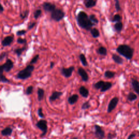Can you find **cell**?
<instances>
[{
  "label": "cell",
  "mask_w": 139,
  "mask_h": 139,
  "mask_svg": "<svg viewBox=\"0 0 139 139\" xmlns=\"http://www.w3.org/2000/svg\"><path fill=\"white\" fill-rule=\"evenodd\" d=\"M77 20L78 25L87 31H90L93 26L95 25L89 19V16L84 11H81L78 14Z\"/></svg>",
  "instance_id": "cell-1"
},
{
  "label": "cell",
  "mask_w": 139,
  "mask_h": 139,
  "mask_svg": "<svg viewBox=\"0 0 139 139\" xmlns=\"http://www.w3.org/2000/svg\"><path fill=\"white\" fill-rule=\"evenodd\" d=\"M116 51L129 60L131 59L133 56L134 50L127 45H121L117 48Z\"/></svg>",
  "instance_id": "cell-2"
},
{
  "label": "cell",
  "mask_w": 139,
  "mask_h": 139,
  "mask_svg": "<svg viewBox=\"0 0 139 139\" xmlns=\"http://www.w3.org/2000/svg\"><path fill=\"white\" fill-rule=\"evenodd\" d=\"M35 67L33 65H28L25 68L22 70L18 73L16 77L20 79H26L31 77L32 72L34 71Z\"/></svg>",
  "instance_id": "cell-3"
},
{
  "label": "cell",
  "mask_w": 139,
  "mask_h": 139,
  "mask_svg": "<svg viewBox=\"0 0 139 139\" xmlns=\"http://www.w3.org/2000/svg\"><path fill=\"white\" fill-rule=\"evenodd\" d=\"M65 16L64 12L60 9H56L53 11L51 14V18L55 21L59 22L61 21Z\"/></svg>",
  "instance_id": "cell-4"
},
{
  "label": "cell",
  "mask_w": 139,
  "mask_h": 139,
  "mask_svg": "<svg viewBox=\"0 0 139 139\" xmlns=\"http://www.w3.org/2000/svg\"><path fill=\"white\" fill-rule=\"evenodd\" d=\"M14 67V63L11 60L8 59L5 64H3L1 66V74H3L4 71L8 72L11 71V70Z\"/></svg>",
  "instance_id": "cell-5"
},
{
  "label": "cell",
  "mask_w": 139,
  "mask_h": 139,
  "mask_svg": "<svg viewBox=\"0 0 139 139\" xmlns=\"http://www.w3.org/2000/svg\"><path fill=\"white\" fill-rule=\"evenodd\" d=\"M47 122L46 121L44 120H41L38 122L36 126L42 130L43 133L41 134V136H43L45 135L47 132Z\"/></svg>",
  "instance_id": "cell-6"
},
{
  "label": "cell",
  "mask_w": 139,
  "mask_h": 139,
  "mask_svg": "<svg viewBox=\"0 0 139 139\" xmlns=\"http://www.w3.org/2000/svg\"><path fill=\"white\" fill-rule=\"evenodd\" d=\"M75 70V67L74 66H70L68 68H64L63 67L60 70L61 73L62 75H63L66 78H69L72 75L73 71Z\"/></svg>",
  "instance_id": "cell-7"
},
{
  "label": "cell",
  "mask_w": 139,
  "mask_h": 139,
  "mask_svg": "<svg viewBox=\"0 0 139 139\" xmlns=\"http://www.w3.org/2000/svg\"><path fill=\"white\" fill-rule=\"evenodd\" d=\"M43 7L45 11L47 12H51V13H52L53 11H54L56 9V6L55 5L47 2H45L43 3Z\"/></svg>",
  "instance_id": "cell-8"
},
{
  "label": "cell",
  "mask_w": 139,
  "mask_h": 139,
  "mask_svg": "<svg viewBox=\"0 0 139 139\" xmlns=\"http://www.w3.org/2000/svg\"><path fill=\"white\" fill-rule=\"evenodd\" d=\"M118 102V99L117 97H114L110 101L108 108V113H111L113 110L116 108Z\"/></svg>",
  "instance_id": "cell-9"
},
{
  "label": "cell",
  "mask_w": 139,
  "mask_h": 139,
  "mask_svg": "<svg viewBox=\"0 0 139 139\" xmlns=\"http://www.w3.org/2000/svg\"><path fill=\"white\" fill-rule=\"evenodd\" d=\"M95 135L99 139H102L104 137V132L103 130L102 129L101 127L99 125L95 126Z\"/></svg>",
  "instance_id": "cell-10"
},
{
  "label": "cell",
  "mask_w": 139,
  "mask_h": 139,
  "mask_svg": "<svg viewBox=\"0 0 139 139\" xmlns=\"http://www.w3.org/2000/svg\"><path fill=\"white\" fill-rule=\"evenodd\" d=\"M78 73L81 77V79L84 81H88L89 80V76L87 72L83 68H79L78 70Z\"/></svg>",
  "instance_id": "cell-11"
},
{
  "label": "cell",
  "mask_w": 139,
  "mask_h": 139,
  "mask_svg": "<svg viewBox=\"0 0 139 139\" xmlns=\"http://www.w3.org/2000/svg\"><path fill=\"white\" fill-rule=\"evenodd\" d=\"M14 41V37L12 36H7L2 41V45L3 47L9 46Z\"/></svg>",
  "instance_id": "cell-12"
},
{
  "label": "cell",
  "mask_w": 139,
  "mask_h": 139,
  "mask_svg": "<svg viewBox=\"0 0 139 139\" xmlns=\"http://www.w3.org/2000/svg\"><path fill=\"white\" fill-rule=\"evenodd\" d=\"M84 3L87 8H90L96 5L97 0H84Z\"/></svg>",
  "instance_id": "cell-13"
},
{
  "label": "cell",
  "mask_w": 139,
  "mask_h": 139,
  "mask_svg": "<svg viewBox=\"0 0 139 139\" xmlns=\"http://www.w3.org/2000/svg\"><path fill=\"white\" fill-rule=\"evenodd\" d=\"M79 93L81 95V96L84 98H87L89 96V92L88 90L85 87H81L79 89Z\"/></svg>",
  "instance_id": "cell-14"
},
{
  "label": "cell",
  "mask_w": 139,
  "mask_h": 139,
  "mask_svg": "<svg viewBox=\"0 0 139 139\" xmlns=\"http://www.w3.org/2000/svg\"><path fill=\"white\" fill-rule=\"evenodd\" d=\"M62 94L63 93L62 92H59V91L53 92L50 97V101H54L58 99L62 95Z\"/></svg>",
  "instance_id": "cell-15"
},
{
  "label": "cell",
  "mask_w": 139,
  "mask_h": 139,
  "mask_svg": "<svg viewBox=\"0 0 139 139\" xmlns=\"http://www.w3.org/2000/svg\"><path fill=\"white\" fill-rule=\"evenodd\" d=\"M78 99H79L78 95H77V94H75V95H73L71 96L68 97V102L70 104L72 105L74 104L78 101Z\"/></svg>",
  "instance_id": "cell-16"
},
{
  "label": "cell",
  "mask_w": 139,
  "mask_h": 139,
  "mask_svg": "<svg viewBox=\"0 0 139 139\" xmlns=\"http://www.w3.org/2000/svg\"><path fill=\"white\" fill-rule=\"evenodd\" d=\"M132 84L133 88L138 95H139V82L136 79H132Z\"/></svg>",
  "instance_id": "cell-17"
},
{
  "label": "cell",
  "mask_w": 139,
  "mask_h": 139,
  "mask_svg": "<svg viewBox=\"0 0 139 139\" xmlns=\"http://www.w3.org/2000/svg\"><path fill=\"white\" fill-rule=\"evenodd\" d=\"M112 59L116 63L118 64H122L123 63V60L122 58L116 54H113L112 55Z\"/></svg>",
  "instance_id": "cell-18"
},
{
  "label": "cell",
  "mask_w": 139,
  "mask_h": 139,
  "mask_svg": "<svg viewBox=\"0 0 139 139\" xmlns=\"http://www.w3.org/2000/svg\"><path fill=\"white\" fill-rule=\"evenodd\" d=\"M112 83L110 82H108V81H107V82H105L103 87L101 89V92H105L106 91L108 90L109 89L112 88Z\"/></svg>",
  "instance_id": "cell-19"
},
{
  "label": "cell",
  "mask_w": 139,
  "mask_h": 139,
  "mask_svg": "<svg viewBox=\"0 0 139 139\" xmlns=\"http://www.w3.org/2000/svg\"><path fill=\"white\" fill-rule=\"evenodd\" d=\"M13 130L10 127H7L2 130L1 134L3 136H9L11 134Z\"/></svg>",
  "instance_id": "cell-20"
},
{
  "label": "cell",
  "mask_w": 139,
  "mask_h": 139,
  "mask_svg": "<svg viewBox=\"0 0 139 139\" xmlns=\"http://www.w3.org/2000/svg\"><path fill=\"white\" fill-rule=\"evenodd\" d=\"M26 47H23L22 48H16L14 50V53L17 55L18 57H20L22 53L26 50Z\"/></svg>",
  "instance_id": "cell-21"
},
{
  "label": "cell",
  "mask_w": 139,
  "mask_h": 139,
  "mask_svg": "<svg viewBox=\"0 0 139 139\" xmlns=\"http://www.w3.org/2000/svg\"><path fill=\"white\" fill-rule=\"evenodd\" d=\"M122 28H123V24L122 22H116L114 25V29L117 32L120 33L122 30Z\"/></svg>",
  "instance_id": "cell-22"
},
{
  "label": "cell",
  "mask_w": 139,
  "mask_h": 139,
  "mask_svg": "<svg viewBox=\"0 0 139 139\" xmlns=\"http://www.w3.org/2000/svg\"><path fill=\"white\" fill-rule=\"evenodd\" d=\"M90 32H91V35H92V36L94 38H97L98 37H99L100 35V32L97 29V28H92V29L90 30Z\"/></svg>",
  "instance_id": "cell-23"
},
{
  "label": "cell",
  "mask_w": 139,
  "mask_h": 139,
  "mask_svg": "<svg viewBox=\"0 0 139 139\" xmlns=\"http://www.w3.org/2000/svg\"><path fill=\"white\" fill-rule=\"evenodd\" d=\"M44 90L41 88H39L38 90V99L39 101H41L44 97Z\"/></svg>",
  "instance_id": "cell-24"
},
{
  "label": "cell",
  "mask_w": 139,
  "mask_h": 139,
  "mask_svg": "<svg viewBox=\"0 0 139 139\" xmlns=\"http://www.w3.org/2000/svg\"><path fill=\"white\" fill-rule=\"evenodd\" d=\"M79 59L80 60V62L83 66H88V62H87V59H86V57H85V55L83 53H81L79 55Z\"/></svg>",
  "instance_id": "cell-25"
},
{
  "label": "cell",
  "mask_w": 139,
  "mask_h": 139,
  "mask_svg": "<svg viewBox=\"0 0 139 139\" xmlns=\"http://www.w3.org/2000/svg\"><path fill=\"white\" fill-rule=\"evenodd\" d=\"M98 53L102 55H106L107 54V50L104 47H100L98 49Z\"/></svg>",
  "instance_id": "cell-26"
},
{
  "label": "cell",
  "mask_w": 139,
  "mask_h": 139,
  "mask_svg": "<svg viewBox=\"0 0 139 139\" xmlns=\"http://www.w3.org/2000/svg\"><path fill=\"white\" fill-rule=\"evenodd\" d=\"M115 75V73L111 71H106L104 73V76L107 78H112Z\"/></svg>",
  "instance_id": "cell-27"
},
{
  "label": "cell",
  "mask_w": 139,
  "mask_h": 139,
  "mask_svg": "<svg viewBox=\"0 0 139 139\" xmlns=\"http://www.w3.org/2000/svg\"><path fill=\"white\" fill-rule=\"evenodd\" d=\"M105 83V81L100 80L99 81H98L97 83H96L95 85H94V87H95V89H101L103 87V86Z\"/></svg>",
  "instance_id": "cell-28"
},
{
  "label": "cell",
  "mask_w": 139,
  "mask_h": 139,
  "mask_svg": "<svg viewBox=\"0 0 139 139\" xmlns=\"http://www.w3.org/2000/svg\"><path fill=\"white\" fill-rule=\"evenodd\" d=\"M89 19L90 20V21L94 24H97L99 22V20L96 17V16L94 14H91L89 16Z\"/></svg>",
  "instance_id": "cell-29"
},
{
  "label": "cell",
  "mask_w": 139,
  "mask_h": 139,
  "mask_svg": "<svg viewBox=\"0 0 139 139\" xmlns=\"http://www.w3.org/2000/svg\"><path fill=\"white\" fill-rule=\"evenodd\" d=\"M122 20V17L121 16V15H120L119 14H116L114 16V17L112 19V22H121Z\"/></svg>",
  "instance_id": "cell-30"
},
{
  "label": "cell",
  "mask_w": 139,
  "mask_h": 139,
  "mask_svg": "<svg viewBox=\"0 0 139 139\" xmlns=\"http://www.w3.org/2000/svg\"><path fill=\"white\" fill-rule=\"evenodd\" d=\"M137 99V96L133 92H130L128 96V100L130 101H133Z\"/></svg>",
  "instance_id": "cell-31"
},
{
  "label": "cell",
  "mask_w": 139,
  "mask_h": 139,
  "mask_svg": "<svg viewBox=\"0 0 139 139\" xmlns=\"http://www.w3.org/2000/svg\"><path fill=\"white\" fill-rule=\"evenodd\" d=\"M41 14H42V11H41V10L40 9L36 10L34 12V18L35 19H38L40 17V15H41Z\"/></svg>",
  "instance_id": "cell-32"
},
{
  "label": "cell",
  "mask_w": 139,
  "mask_h": 139,
  "mask_svg": "<svg viewBox=\"0 0 139 139\" xmlns=\"http://www.w3.org/2000/svg\"><path fill=\"white\" fill-rule=\"evenodd\" d=\"M39 55L37 54V55H35L30 62V64L32 65V64L36 63V62H38V60H39Z\"/></svg>",
  "instance_id": "cell-33"
},
{
  "label": "cell",
  "mask_w": 139,
  "mask_h": 139,
  "mask_svg": "<svg viewBox=\"0 0 139 139\" xmlns=\"http://www.w3.org/2000/svg\"><path fill=\"white\" fill-rule=\"evenodd\" d=\"M33 91V86H29L26 89V93L27 95H31V94L32 93Z\"/></svg>",
  "instance_id": "cell-34"
},
{
  "label": "cell",
  "mask_w": 139,
  "mask_h": 139,
  "mask_svg": "<svg viewBox=\"0 0 139 139\" xmlns=\"http://www.w3.org/2000/svg\"><path fill=\"white\" fill-rule=\"evenodd\" d=\"M115 8L116 10L120 11L121 10V8L120 7V2H119V0H115Z\"/></svg>",
  "instance_id": "cell-35"
},
{
  "label": "cell",
  "mask_w": 139,
  "mask_h": 139,
  "mask_svg": "<svg viewBox=\"0 0 139 139\" xmlns=\"http://www.w3.org/2000/svg\"><path fill=\"white\" fill-rule=\"evenodd\" d=\"M1 81L2 83H8V82H9V80H8L3 74H1Z\"/></svg>",
  "instance_id": "cell-36"
},
{
  "label": "cell",
  "mask_w": 139,
  "mask_h": 139,
  "mask_svg": "<svg viewBox=\"0 0 139 139\" xmlns=\"http://www.w3.org/2000/svg\"><path fill=\"white\" fill-rule=\"evenodd\" d=\"M17 43L20 44H26L27 43V40L25 39L19 38L17 40Z\"/></svg>",
  "instance_id": "cell-37"
},
{
  "label": "cell",
  "mask_w": 139,
  "mask_h": 139,
  "mask_svg": "<svg viewBox=\"0 0 139 139\" xmlns=\"http://www.w3.org/2000/svg\"><path fill=\"white\" fill-rule=\"evenodd\" d=\"M28 15V11L26 10V11H24V12H23V13L20 14V17H21V18L22 19H24L27 17Z\"/></svg>",
  "instance_id": "cell-38"
},
{
  "label": "cell",
  "mask_w": 139,
  "mask_h": 139,
  "mask_svg": "<svg viewBox=\"0 0 139 139\" xmlns=\"http://www.w3.org/2000/svg\"><path fill=\"white\" fill-rule=\"evenodd\" d=\"M90 107V103H89L88 102H87L83 104L82 107H81V109H89Z\"/></svg>",
  "instance_id": "cell-39"
},
{
  "label": "cell",
  "mask_w": 139,
  "mask_h": 139,
  "mask_svg": "<svg viewBox=\"0 0 139 139\" xmlns=\"http://www.w3.org/2000/svg\"><path fill=\"white\" fill-rule=\"evenodd\" d=\"M26 33V31L25 30H21V31H19L16 32V35L20 36L23 35Z\"/></svg>",
  "instance_id": "cell-40"
},
{
  "label": "cell",
  "mask_w": 139,
  "mask_h": 139,
  "mask_svg": "<svg viewBox=\"0 0 139 139\" xmlns=\"http://www.w3.org/2000/svg\"><path fill=\"white\" fill-rule=\"evenodd\" d=\"M38 115L39 116V117H40L41 118H44V115L43 113V110L42 108H39L38 110Z\"/></svg>",
  "instance_id": "cell-41"
},
{
  "label": "cell",
  "mask_w": 139,
  "mask_h": 139,
  "mask_svg": "<svg viewBox=\"0 0 139 139\" xmlns=\"http://www.w3.org/2000/svg\"><path fill=\"white\" fill-rule=\"evenodd\" d=\"M35 24H36V22H32V23H30V25L28 26V30L32 29V28L35 26Z\"/></svg>",
  "instance_id": "cell-42"
},
{
  "label": "cell",
  "mask_w": 139,
  "mask_h": 139,
  "mask_svg": "<svg viewBox=\"0 0 139 139\" xmlns=\"http://www.w3.org/2000/svg\"><path fill=\"white\" fill-rule=\"evenodd\" d=\"M6 52L2 53L1 54V57H0V59H0V60L2 61L4 58H5V57H6Z\"/></svg>",
  "instance_id": "cell-43"
},
{
  "label": "cell",
  "mask_w": 139,
  "mask_h": 139,
  "mask_svg": "<svg viewBox=\"0 0 139 139\" xmlns=\"http://www.w3.org/2000/svg\"><path fill=\"white\" fill-rule=\"evenodd\" d=\"M135 136V134H132L131 135H130L129 136L128 138V139H132V138H133V137H134Z\"/></svg>",
  "instance_id": "cell-44"
},
{
  "label": "cell",
  "mask_w": 139,
  "mask_h": 139,
  "mask_svg": "<svg viewBox=\"0 0 139 139\" xmlns=\"http://www.w3.org/2000/svg\"><path fill=\"white\" fill-rule=\"evenodd\" d=\"M54 66V63L53 62H51L50 64V68H52Z\"/></svg>",
  "instance_id": "cell-45"
},
{
  "label": "cell",
  "mask_w": 139,
  "mask_h": 139,
  "mask_svg": "<svg viewBox=\"0 0 139 139\" xmlns=\"http://www.w3.org/2000/svg\"><path fill=\"white\" fill-rule=\"evenodd\" d=\"M0 11H1V13L4 11V8H3V7L2 5H1V10H0Z\"/></svg>",
  "instance_id": "cell-46"
},
{
  "label": "cell",
  "mask_w": 139,
  "mask_h": 139,
  "mask_svg": "<svg viewBox=\"0 0 139 139\" xmlns=\"http://www.w3.org/2000/svg\"><path fill=\"white\" fill-rule=\"evenodd\" d=\"M72 139H78V138L77 137H73Z\"/></svg>",
  "instance_id": "cell-47"
},
{
  "label": "cell",
  "mask_w": 139,
  "mask_h": 139,
  "mask_svg": "<svg viewBox=\"0 0 139 139\" xmlns=\"http://www.w3.org/2000/svg\"><path fill=\"white\" fill-rule=\"evenodd\" d=\"M138 109H139V102H138Z\"/></svg>",
  "instance_id": "cell-48"
}]
</instances>
